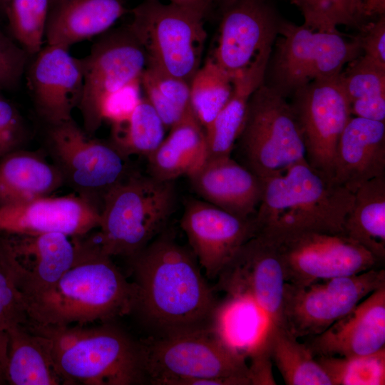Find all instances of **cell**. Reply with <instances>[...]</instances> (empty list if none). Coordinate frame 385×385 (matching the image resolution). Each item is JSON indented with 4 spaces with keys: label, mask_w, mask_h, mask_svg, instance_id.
Masks as SVG:
<instances>
[{
    "label": "cell",
    "mask_w": 385,
    "mask_h": 385,
    "mask_svg": "<svg viewBox=\"0 0 385 385\" xmlns=\"http://www.w3.org/2000/svg\"><path fill=\"white\" fill-rule=\"evenodd\" d=\"M135 289L131 314L150 337L210 330L217 302L193 252L165 229L128 259Z\"/></svg>",
    "instance_id": "6da1fadb"
},
{
    "label": "cell",
    "mask_w": 385,
    "mask_h": 385,
    "mask_svg": "<svg viewBox=\"0 0 385 385\" xmlns=\"http://www.w3.org/2000/svg\"><path fill=\"white\" fill-rule=\"evenodd\" d=\"M83 237H73L76 260L58 281L43 292L22 299L28 322L83 326L131 314L135 296L133 283L125 279L93 236Z\"/></svg>",
    "instance_id": "7a4b0ae2"
},
{
    "label": "cell",
    "mask_w": 385,
    "mask_h": 385,
    "mask_svg": "<svg viewBox=\"0 0 385 385\" xmlns=\"http://www.w3.org/2000/svg\"><path fill=\"white\" fill-rule=\"evenodd\" d=\"M25 326L46 339L63 384H147L142 342L111 322L96 327Z\"/></svg>",
    "instance_id": "3957f363"
},
{
    "label": "cell",
    "mask_w": 385,
    "mask_h": 385,
    "mask_svg": "<svg viewBox=\"0 0 385 385\" xmlns=\"http://www.w3.org/2000/svg\"><path fill=\"white\" fill-rule=\"evenodd\" d=\"M262 180V195L254 217L256 235L272 237L299 230L345 234L354 194L306 160Z\"/></svg>",
    "instance_id": "277c9868"
},
{
    "label": "cell",
    "mask_w": 385,
    "mask_h": 385,
    "mask_svg": "<svg viewBox=\"0 0 385 385\" xmlns=\"http://www.w3.org/2000/svg\"><path fill=\"white\" fill-rule=\"evenodd\" d=\"M285 276L273 244L256 235L247 241L217 276L214 291L224 293L217 309L250 332L269 349L284 328Z\"/></svg>",
    "instance_id": "5b68a950"
},
{
    "label": "cell",
    "mask_w": 385,
    "mask_h": 385,
    "mask_svg": "<svg viewBox=\"0 0 385 385\" xmlns=\"http://www.w3.org/2000/svg\"><path fill=\"white\" fill-rule=\"evenodd\" d=\"M175 200L174 181L128 172L105 194L93 237L108 255L129 259L166 229Z\"/></svg>",
    "instance_id": "8992f818"
},
{
    "label": "cell",
    "mask_w": 385,
    "mask_h": 385,
    "mask_svg": "<svg viewBox=\"0 0 385 385\" xmlns=\"http://www.w3.org/2000/svg\"><path fill=\"white\" fill-rule=\"evenodd\" d=\"M147 384L250 385L245 357L210 330L142 340Z\"/></svg>",
    "instance_id": "52a82bcc"
},
{
    "label": "cell",
    "mask_w": 385,
    "mask_h": 385,
    "mask_svg": "<svg viewBox=\"0 0 385 385\" xmlns=\"http://www.w3.org/2000/svg\"><path fill=\"white\" fill-rule=\"evenodd\" d=\"M287 98L263 82L249 100L232 150L236 160L262 180L306 160L299 126Z\"/></svg>",
    "instance_id": "ba28073f"
},
{
    "label": "cell",
    "mask_w": 385,
    "mask_h": 385,
    "mask_svg": "<svg viewBox=\"0 0 385 385\" xmlns=\"http://www.w3.org/2000/svg\"><path fill=\"white\" fill-rule=\"evenodd\" d=\"M278 36L264 83L286 98L314 81L339 76L362 54L355 37L346 40L339 31H314L283 19Z\"/></svg>",
    "instance_id": "9c48e42d"
},
{
    "label": "cell",
    "mask_w": 385,
    "mask_h": 385,
    "mask_svg": "<svg viewBox=\"0 0 385 385\" xmlns=\"http://www.w3.org/2000/svg\"><path fill=\"white\" fill-rule=\"evenodd\" d=\"M127 25L143 48L147 64L190 83L201 66L207 38L205 17L160 0H143Z\"/></svg>",
    "instance_id": "30bf717a"
},
{
    "label": "cell",
    "mask_w": 385,
    "mask_h": 385,
    "mask_svg": "<svg viewBox=\"0 0 385 385\" xmlns=\"http://www.w3.org/2000/svg\"><path fill=\"white\" fill-rule=\"evenodd\" d=\"M46 147L64 183L101 211L105 194L128 173L111 142L88 135L74 120L48 125Z\"/></svg>",
    "instance_id": "8fae6325"
},
{
    "label": "cell",
    "mask_w": 385,
    "mask_h": 385,
    "mask_svg": "<svg viewBox=\"0 0 385 385\" xmlns=\"http://www.w3.org/2000/svg\"><path fill=\"white\" fill-rule=\"evenodd\" d=\"M263 237L274 246L286 282L295 286L356 274L382 264L344 233L299 230Z\"/></svg>",
    "instance_id": "7c38bea8"
},
{
    "label": "cell",
    "mask_w": 385,
    "mask_h": 385,
    "mask_svg": "<svg viewBox=\"0 0 385 385\" xmlns=\"http://www.w3.org/2000/svg\"><path fill=\"white\" fill-rule=\"evenodd\" d=\"M384 285L382 267L304 286L286 282L284 328L297 339L319 335Z\"/></svg>",
    "instance_id": "4fadbf2b"
},
{
    "label": "cell",
    "mask_w": 385,
    "mask_h": 385,
    "mask_svg": "<svg viewBox=\"0 0 385 385\" xmlns=\"http://www.w3.org/2000/svg\"><path fill=\"white\" fill-rule=\"evenodd\" d=\"M83 91L78 106L83 130L90 136L103 121L101 107L106 98L126 84L140 78L147 66L141 44L127 26L106 31L80 58Z\"/></svg>",
    "instance_id": "5bb4252c"
},
{
    "label": "cell",
    "mask_w": 385,
    "mask_h": 385,
    "mask_svg": "<svg viewBox=\"0 0 385 385\" xmlns=\"http://www.w3.org/2000/svg\"><path fill=\"white\" fill-rule=\"evenodd\" d=\"M290 97V104L302 133L307 162L334 180L337 146L351 116L339 76L314 81Z\"/></svg>",
    "instance_id": "9a60e30c"
},
{
    "label": "cell",
    "mask_w": 385,
    "mask_h": 385,
    "mask_svg": "<svg viewBox=\"0 0 385 385\" xmlns=\"http://www.w3.org/2000/svg\"><path fill=\"white\" fill-rule=\"evenodd\" d=\"M221 14L208 56L232 77L273 48L282 19L270 0H237Z\"/></svg>",
    "instance_id": "2e32d148"
},
{
    "label": "cell",
    "mask_w": 385,
    "mask_h": 385,
    "mask_svg": "<svg viewBox=\"0 0 385 385\" xmlns=\"http://www.w3.org/2000/svg\"><path fill=\"white\" fill-rule=\"evenodd\" d=\"M180 226L208 278L217 277L239 249L256 235L254 217L242 218L207 202L185 205Z\"/></svg>",
    "instance_id": "e0dca14e"
},
{
    "label": "cell",
    "mask_w": 385,
    "mask_h": 385,
    "mask_svg": "<svg viewBox=\"0 0 385 385\" xmlns=\"http://www.w3.org/2000/svg\"><path fill=\"white\" fill-rule=\"evenodd\" d=\"M69 48L46 44L36 53L27 72V85L37 113L47 125L72 119L83 91L80 58Z\"/></svg>",
    "instance_id": "ac0fdd59"
},
{
    "label": "cell",
    "mask_w": 385,
    "mask_h": 385,
    "mask_svg": "<svg viewBox=\"0 0 385 385\" xmlns=\"http://www.w3.org/2000/svg\"><path fill=\"white\" fill-rule=\"evenodd\" d=\"M101 211L78 195L47 196L0 207V234L59 232L83 237L98 228Z\"/></svg>",
    "instance_id": "d6986e66"
},
{
    "label": "cell",
    "mask_w": 385,
    "mask_h": 385,
    "mask_svg": "<svg viewBox=\"0 0 385 385\" xmlns=\"http://www.w3.org/2000/svg\"><path fill=\"white\" fill-rule=\"evenodd\" d=\"M309 339L307 344L314 356H361L385 348V285L324 332Z\"/></svg>",
    "instance_id": "ffe728a7"
},
{
    "label": "cell",
    "mask_w": 385,
    "mask_h": 385,
    "mask_svg": "<svg viewBox=\"0 0 385 385\" xmlns=\"http://www.w3.org/2000/svg\"><path fill=\"white\" fill-rule=\"evenodd\" d=\"M5 235L19 262L16 286L22 299L49 289L71 267L76 260L74 239L70 240L65 234Z\"/></svg>",
    "instance_id": "44dd1931"
},
{
    "label": "cell",
    "mask_w": 385,
    "mask_h": 385,
    "mask_svg": "<svg viewBox=\"0 0 385 385\" xmlns=\"http://www.w3.org/2000/svg\"><path fill=\"white\" fill-rule=\"evenodd\" d=\"M189 178L204 201L242 218L255 217L263 180L232 156L207 159Z\"/></svg>",
    "instance_id": "7402d4cb"
},
{
    "label": "cell",
    "mask_w": 385,
    "mask_h": 385,
    "mask_svg": "<svg viewBox=\"0 0 385 385\" xmlns=\"http://www.w3.org/2000/svg\"><path fill=\"white\" fill-rule=\"evenodd\" d=\"M385 176V122L351 116L338 141L333 178L353 194Z\"/></svg>",
    "instance_id": "603a6c76"
},
{
    "label": "cell",
    "mask_w": 385,
    "mask_h": 385,
    "mask_svg": "<svg viewBox=\"0 0 385 385\" xmlns=\"http://www.w3.org/2000/svg\"><path fill=\"white\" fill-rule=\"evenodd\" d=\"M126 11L123 0H51L45 38L69 48L108 31Z\"/></svg>",
    "instance_id": "cb8c5ba5"
},
{
    "label": "cell",
    "mask_w": 385,
    "mask_h": 385,
    "mask_svg": "<svg viewBox=\"0 0 385 385\" xmlns=\"http://www.w3.org/2000/svg\"><path fill=\"white\" fill-rule=\"evenodd\" d=\"M63 185L58 168L38 152L19 149L0 160V207L51 196Z\"/></svg>",
    "instance_id": "d4e9b609"
},
{
    "label": "cell",
    "mask_w": 385,
    "mask_h": 385,
    "mask_svg": "<svg viewBox=\"0 0 385 385\" xmlns=\"http://www.w3.org/2000/svg\"><path fill=\"white\" fill-rule=\"evenodd\" d=\"M272 48L262 52L247 68L232 76V93L215 120L205 130L209 158L232 156L242 130L247 104L254 91L264 82Z\"/></svg>",
    "instance_id": "484cf974"
},
{
    "label": "cell",
    "mask_w": 385,
    "mask_h": 385,
    "mask_svg": "<svg viewBox=\"0 0 385 385\" xmlns=\"http://www.w3.org/2000/svg\"><path fill=\"white\" fill-rule=\"evenodd\" d=\"M208 156L203 127L190 111L148 158L150 175L163 181L194 174Z\"/></svg>",
    "instance_id": "4316f807"
},
{
    "label": "cell",
    "mask_w": 385,
    "mask_h": 385,
    "mask_svg": "<svg viewBox=\"0 0 385 385\" xmlns=\"http://www.w3.org/2000/svg\"><path fill=\"white\" fill-rule=\"evenodd\" d=\"M9 336L7 383L11 385H58L62 381L53 364L46 339L16 325Z\"/></svg>",
    "instance_id": "83f0119b"
},
{
    "label": "cell",
    "mask_w": 385,
    "mask_h": 385,
    "mask_svg": "<svg viewBox=\"0 0 385 385\" xmlns=\"http://www.w3.org/2000/svg\"><path fill=\"white\" fill-rule=\"evenodd\" d=\"M345 234L382 262L385 259V176L361 185L354 193Z\"/></svg>",
    "instance_id": "f1b7e54d"
},
{
    "label": "cell",
    "mask_w": 385,
    "mask_h": 385,
    "mask_svg": "<svg viewBox=\"0 0 385 385\" xmlns=\"http://www.w3.org/2000/svg\"><path fill=\"white\" fill-rule=\"evenodd\" d=\"M339 75L351 115L385 122V67L361 55Z\"/></svg>",
    "instance_id": "f546056e"
},
{
    "label": "cell",
    "mask_w": 385,
    "mask_h": 385,
    "mask_svg": "<svg viewBox=\"0 0 385 385\" xmlns=\"http://www.w3.org/2000/svg\"><path fill=\"white\" fill-rule=\"evenodd\" d=\"M269 355L287 385H332L308 344L284 328L274 333Z\"/></svg>",
    "instance_id": "4dcf8cb0"
},
{
    "label": "cell",
    "mask_w": 385,
    "mask_h": 385,
    "mask_svg": "<svg viewBox=\"0 0 385 385\" xmlns=\"http://www.w3.org/2000/svg\"><path fill=\"white\" fill-rule=\"evenodd\" d=\"M165 129L151 103L143 96L128 118L111 124V143L126 158L148 157L165 138Z\"/></svg>",
    "instance_id": "1f68e13d"
},
{
    "label": "cell",
    "mask_w": 385,
    "mask_h": 385,
    "mask_svg": "<svg viewBox=\"0 0 385 385\" xmlns=\"http://www.w3.org/2000/svg\"><path fill=\"white\" fill-rule=\"evenodd\" d=\"M232 90V77L207 56L190 83V108L204 130L226 104Z\"/></svg>",
    "instance_id": "d6a6232c"
},
{
    "label": "cell",
    "mask_w": 385,
    "mask_h": 385,
    "mask_svg": "<svg viewBox=\"0 0 385 385\" xmlns=\"http://www.w3.org/2000/svg\"><path fill=\"white\" fill-rule=\"evenodd\" d=\"M145 97L166 129L179 123L191 110L190 83L148 65L140 76Z\"/></svg>",
    "instance_id": "836d02e7"
},
{
    "label": "cell",
    "mask_w": 385,
    "mask_h": 385,
    "mask_svg": "<svg viewBox=\"0 0 385 385\" xmlns=\"http://www.w3.org/2000/svg\"><path fill=\"white\" fill-rule=\"evenodd\" d=\"M332 385H384L385 348L361 356H316Z\"/></svg>",
    "instance_id": "e575fe53"
},
{
    "label": "cell",
    "mask_w": 385,
    "mask_h": 385,
    "mask_svg": "<svg viewBox=\"0 0 385 385\" xmlns=\"http://www.w3.org/2000/svg\"><path fill=\"white\" fill-rule=\"evenodd\" d=\"M51 0H6L4 10L19 45L29 55L42 47Z\"/></svg>",
    "instance_id": "d590c367"
},
{
    "label": "cell",
    "mask_w": 385,
    "mask_h": 385,
    "mask_svg": "<svg viewBox=\"0 0 385 385\" xmlns=\"http://www.w3.org/2000/svg\"><path fill=\"white\" fill-rule=\"evenodd\" d=\"M292 1L304 17L302 25L314 31L338 32L339 26H358L363 17L359 0Z\"/></svg>",
    "instance_id": "8d00e7d4"
},
{
    "label": "cell",
    "mask_w": 385,
    "mask_h": 385,
    "mask_svg": "<svg viewBox=\"0 0 385 385\" xmlns=\"http://www.w3.org/2000/svg\"><path fill=\"white\" fill-rule=\"evenodd\" d=\"M19 261L6 235L0 234V323L7 330L28 322L21 294L16 286Z\"/></svg>",
    "instance_id": "74e56055"
},
{
    "label": "cell",
    "mask_w": 385,
    "mask_h": 385,
    "mask_svg": "<svg viewBox=\"0 0 385 385\" xmlns=\"http://www.w3.org/2000/svg\"><path fill=\"white\" fill-rule=\"evenodd\" d=\"M29 56L0 29V89H12L18 85Z\"/></svg>",
    "instance_id": "f35d334b"
},
{
    "label": "cell",
    "mask_w": 385,
    "mask_h": 385,
    "mask_svg": "<svg viewBox=\"0 0 385 385\" xmlns=\"http://www.w3.org/2000/svg\"><path fill=\"white\" fill-rule=\"evenodd\" d=\"M27 130L18 110L0 96V160L7 154L22 149Z\"/></svg>",
    "instance_id": "ab89813d"
},
{
    "label": "cell",
    "mask_w": 385,
    "mask_h": 385,
    "mask_svg": "<svg viewBox=\"0 0 385 385\" xmlns=\"http://www.w3.org/2000/svg\"><path fill=\"white\" fill-rule=\"evenodd\" d=\"M140 78L136 79L108 96L101 107V118L111 124L128 118L140 101Z\"/></svg>",
    "instance_id": "60d3db41"
},
{
    "label": "cell",
    "mask_w": 385,
    "mask_h": 385,
    "mask_svg": "<svg viewBox=\"0 0 385 385\" xmlns=\"http://www.w3.org/2000/svg\"><path fill=\"white\" fill-rule=\"evenodd\" d=\"M363 56L385 67V14L377 21L364 25L355 37Z\"/></svg>",
    "instance_id": "b9f144b4"
},
{
    "label": "cell",
    "mask_w": 385,
    "mask_h": 385,
    "mask_svg": "<svg viewBox=\"0 0 385 385\" xmlns=\"http://www.w3.org/2000/svg\"><path fill=\"white\" fill-rule=\"evenodd\" d=\"M170 3L192 10L202 16H205L214 6L213 0H169Z\"/></svg>",
    "instance_id": "7bdbcfd3"
},
{
    "label": "cell",
    "mask_w": 385,
    "mask_h": 385,
    "mask_svg": "<svg viewBox=\"0 0 385 385\" xmlns=\"http://www.w3.org/2000/svg\"><path fill=\"white\" fill-rule=\"evenodd\" d=\"M9 336L7 332L0 329V385L7 383Z\"/></svg>",
    "instance_id": "ee69618b"
},
{
    "label": "cell",
    "mask_w": 385,
    "mask_h": 385,
    "mask_svg": "<svg viewBox=\"0 0 385 385\" xmlns=\"http://www.w3.org/2000/svg\"><path fill=\"white\" fill-rule=\"evenodd\" d=\"M362 16L385 14V0H360Z\"/></svg>",
    "instance_id": "f6af8a7d"
},
{
    "label": "cell",
    "mask_w": 385,
    "mask_h": 385,
    "mask_svg": "<svg viewBox=\"0 0 385 385\" xmlns=\"http://www.w3.org/2000/svg\"><path fill=\"white\" fill-rule=\"evenodd\" d=\"M237 0H213L214 6H216L222 12Z\"/></svg>",
    "instance_id": "bcb514c9"
},
{
    "label": "cell",
    "mask_w": 385,
    "mask_h": 385,
    "mask_svg": "<svg viewBox=\"0 0 385 385\" xmlns=\"http://www.w3.org/2000/svg\"><path fill=\"white\" fill-rule=\"evenodd\" d=\"M5 2H6V0H0V7L4 9Z\"/></svg>",
    "instance_id": "7dc6e473"
}]
</instances>
